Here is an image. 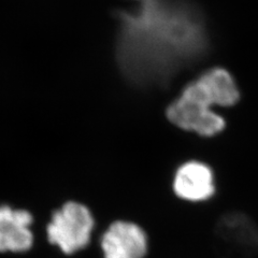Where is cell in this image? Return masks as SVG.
I'll list each match as a JSON object with an SVG mask.
<instances>
[{
  "mask_svg": "<svg viewBox=\"0 0 258 258\" xmlns=\"http://www.w3.org/2000/svg\"><path fill=\"white\" fill-rule=\"evenodd\" d=\"M117 20V61L139 86L165 84L207 52L205 20L189 0H147Z\"/></svg>",
  "mask_w": 258,
  "mask_h": 258,
  "instance_id": "cell-1",
  "label": "cell"
},
{
  "mask_svg": "<svg viewBox=\"0 0 258 258\" xmlns=\"http://www.w3.org/2000/svg\"><path fill=\"white\" fill-rule=\"evenodd\" d=\"M239 100V91L225 69H211L184 88L182 95L167 110L172 124L203 137L221 133L225 120L213 107H230Z\"/></svg>",
  "mask_w": 258,
  "mask_h": 258,
  "instance_id": "cell-2",
  "label": "cell"
},
{
  "mask_svg": "<svg viewBox=\"0 0 258 258\" xmlns=\"http://www.w3.org/2000/svg\"><path fill=\"white\" fill-rule=\"evenodd\" d=\"M95 221L86 206L68 201L52 214L46 226V237L51 244L71 255L90 243Z\"/></svg>",
  "mask_w": 258,
  "mask_h": 258,
  "instance_id": "cell-3",
  "label": "cell"
},
{
  "mask_svg": "<svg viewBox=\"0 0 258 258\" xmlns=\"http://www.w3.org/2000/svg\"><path fill=\"white\" fill-rule=\"evenodd\" d=\"M214 236L222 258L258 256V226L244 213L224 214L216 223Z\"/></svg>",
  "mask_w": 258,
  "mask_h": 258,
  "instance_id": "cell-4",
  "label": "cell"
},
{
  "mask_svg": "<svg viewBox=\"0 0 258 258\" xmlns=\"http://www.w3.org/2000/svg\"><path fill=\"white\" fill-rule=\"evenodd\" d=\"M104 258H144L148 252V238L135 223H112L101 238Z\"/></svg>",
  "mask_w": 258,
  "mask_h": 258,
  "instance_id": "cell-5",
  "label": "cell"
},
{
  "mask_svg": "<svg viewBox=\"0 0 258 258\" xmlns=\"http://www.w3.org/2000/svg\"><path fill=\"white\" fill-rule=\"evenodd\" d=\"M32 214L24 209L0 206V253H24L34 245Z\"/></svg>",
  "mask_w": 258,
  "mask_h": 258,
  "instance_id": "cell-6",
  "label": "cell"
},
{
  "mask_svg": "<svg viewBox=\"0 0 258 258\" xmlns=\"http://www.w3.org/2000/svg\"><path fill=\"white\" fill-rule=\"evenodd\" d=\"M175 195L191 203L205 201L215 191L214 176L211 169L199 161H188L182 165L174 175Z\"/></svg>",
  "mask_w": 258,
  "mask_h": 258,
  "instance_id": "cell-7",
  "label": "cell"
},
{
  "mask_svg": "<svg viewBox=\"0 0 258 258\" xmlns=\"http://www.w3.org/2000/svg\"><path fill=\"white\" fill-rule=\"evenodd\" d=\"M142 2H147V0H142Z\"/></svg>",
  "mask_w": 258,
  "mask_h": 258,
  "instance_id": "cell-8",
  "label": "cell"
}]
</instances>
